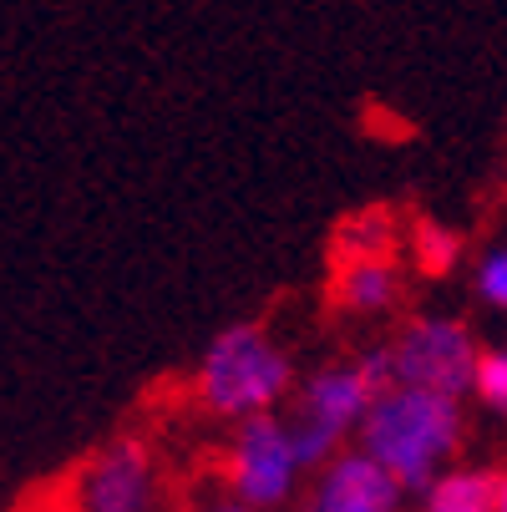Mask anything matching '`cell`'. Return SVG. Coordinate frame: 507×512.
Returning a JSON list of instances; mask_svg holds the SVG:
<instances>
[{
    "instance_id": "obj_7",
    "label": "cell",
    "mask_w": 507,
    "mask_h": 512,
    "mask_svg": "<svg viewBox=\"0 0 507 512\" xmlns=\"http://www.w3.org/2000/svg\"><path fill=\"white\" fill-rule=\"evenodd\" d=\"M371 401H376V396H371L366 381H360L355 360H340V365H325V371H315V376L300 386V396H295V421H305V426L335 436V442H345V436H355V426H360V416H366Z\"/></svg>"
},
{
    "instance_id": "obj_13",
    "label": "cell",
    "mask_w": 507,
    "mask_h": 512,
    "mask_svg": "<svg viewBox=\"0 0 507 512\" xmlns=\"http://www.w3.org/2000/svg\"><path fill=\"white\" fill-rule=\"evenodd\" d=\"M472 289L482 305H507V254L502 249H487L472 269Z\"/></svg>"
},
{
    "instance_id": "obj_6",
    "label": "cell",
    "mask_w": 507,
    "mask_h": 512,
    "mask_svg": "<svg viewBox=\"0 0 507 512\" xmlns=\"http://www.w3.org/2000/svg\"><path fill=\"white\" fill-rule=\"evenodd\" d=\"M396 507H401V487L371 457L350 447L320 467V482L300 512H396Z\"/></svg>"
},
{
    "instance_id": "obj_14",
    "label": "cell",
    "mask_w": 507,
    "mask_h": 512,
    "mask_svg": "<svg viewBox=\"0 0 507 512\" xmlns=\"http://www.w3.org/2000/svg\"><path fill=\"white\" fill-rule=\"evenodd\" d=\"M208 512H244V507H208Z\"/></svg>"
},
{
    "instance_id": "obj_10",
    "label": "cell",
    "mask_w": 507,
    "mask_h": 512,
    "mask_svg": "<svg viewBox=\"0 0 507 512\" xmlns=\"http://www.w3.org/2000/svg\"><path fill=\"white\" fill-rule=\"evenodd\" d=\"M401 239V218L391 208H366L340 224L335 234V264H355V259H391Z\"/></svg>"
},
{
    "instance_id": "obj_3",
    "label": "cell",
    "mask_w": 507,
    "mask_h": 512,
    "mask_svg": "<svg viewBox=\"0 0 507 512\" xmlns=\"http://www.w3.org/2000/svg\"><path fill=\"white\" fill-rule=\"evenodd\" d=\"M386 350H391V386L431 391V396H447V401H462L472 391L477 340L452 315L411 320Z\"/></svg>"
},
{
    "instance_id": "obj_2",
    "label": "cell",
    "mask_w": 507,
    "mask_h": 512,
    "mask_svg": "<svg viewBox=\"0 0 507 512\" xmlns=\"http://www.w3.org/2000/svg\"><path fill=\"white\" fill-rule=\"evenodd\" d=\"M289 386L295 365L264 325H229L198 360V401L219 416H264L289 396Z\"/></svg>"
},
{
    "instance_id": "obj_11",
    "label": "cell",
    "mask_w": 507,
    "mask_h": 512,
    "mask_svg": "<svg viewBox=\"0 0 507 512\" xmlns=\"http://www.w3.org/2000/svg\"><path fill=\"white\" fill-rule=\"evenodd\" d=\"M411 254H416L421 274L442 279V274L457 269V259H462V239H457L447 224H437L431 213H421L416 224H411Z\"/></svg>"
},
{
    "instance_id": "obj_4",
    "label": "cell",
    "mask_w": 507,
    "mask_h": 512,
    "mask_svg": "<svg viewBox=\"0 0 507 512\" xmlns=\"http://www.w3.org/2000/svg\"><path fill=\"white\" fill-rule=\"evenodd\" d=\"M234 497L239 507H279L300 482V467H295V452H289V436H284V421L274 411L264 416H244L239 431H234Z\"/></svg>"
},
{
    "instance_id": "obj_5",
    "label": "cell",
    "mask_w": 507,
    "mask_h": 512,
    "mask_svg": "<svg viewBox=\"0 0 507 512\" xmlns=\"http://www.w3.org/2000/svg\"><path fill=\"white\" fill-rule=\"evenodd\" d=\"M82 512H153V457L137 436H117L87 467Z\"/></svg>"
},
{
    "instance_id": "obj_12",
    "label": "cell",
    "mask_w": 507,
    "mask_h": 512,
    "mask_svg": "<svg viewBox=\"0 0 507 512\" xmlns=\"http://www.w3.org/2000/svg\"><path fill=\"white\" fill-rule=\"evenodd\" d=\"M472 391L487 411L507 406V355L497 345H477V365H472Z\"/></svg>"
},
{
    "instance_id": "obj_8",
    "label": "cell",
    "mask_w": 507,
    "mask_h": 512,
    "mask_svg": "<svg viewBox=\"0 0 507 512\" xmlns=\"http://www.w3.org/2000/svg\"><path fill=\"white\" fill-rule=\"evenodd\" d=\"M401 300V264L396 259H355L335 264V305L355 315H381Z\"/></svg>"
},
{
    "instance_id": "obj_1",
    "label": "cell",
    "mask_w": 507,
    "mask_h": 512,
    "mask_svg": "<svg viewBox=\"0 0 507 512\" xmlns=\"http://www.w3.org/2000/svg\"><path fill=\"white\" fill-rule=\"evenodd\" d=\"M457 447H462V401L411 386L381 391L355 426V452L371 457L401 487V497L426 492Z\"/></svg>"
},
{
    "instance_id": "obj_9",
    "label": "cell",
    "mask_w": 507,
    "mask_h": 512,
    "mask_svg": "<svg viewBox=\"0 0 507 512\" xmlns=\"http://www.w3.org/2000/svg\"><path fill=\"white\" fill-rule=\"evenodd\" d=\"M421 497H426V512H507V482L497 467L442 472Z\"/></svg>"
}]
</instances>
